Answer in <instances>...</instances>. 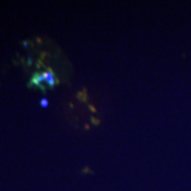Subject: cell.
I'll list each match as a JSON object with an SVG mask.
<instances>
[{"mask_svg":"<svg viewBox=\"0 0 191 191\" xmlns=\"http://www.w3.org/2000/svg\"><path fill=\"white\" fill-rule=\"evenodd\" d=\"M22 45H23V48H28V45H29V44H28L27 41H23Z\"/></svg>","mask_w":191,"mask_h":191,"instance_id":"obj_5","label":"cell"},{"mask_svg":"<svg viewBox=\"0 0 191 191\" xmlns=\"http://www.w3.org/2000/svg\"><path fill=\"white\" fill-rule=\"evenodd\" d=\"M42 74H44L45 82H46L50 87H54L55 83H56V80H55V78H54V74H53L50 70H46L45 72H42Z\"/></svg>","mask_w":191,"mask_h":191,"instance_id":"obj_2","label":"cell"},{"mask_svg":"<svg viewBox=\"0 0 191 191\" xmlns=\"http://www.w3.org/2000/svg\"><path fill=\"white\" fill-rule=\"evenodd\" d=\"M44 82H45L44 74L41 73V72H36V73H34L33 76H32V79L30 81V85H34V86L41 87V89H44V86H42Z\"/></svg>","mask_w":191,"mask_h":191,"instance_id":"obj_1","label":"cell"},{"mask_svg":"<svg viewBox=\"0 0 191 191\" xmlns=\"http://www.w3.org/2000/svg\"><path fill=\"white\" fill-rule=\"evenodd\" d=\"M32 64H33V60H32L31 56H29L28 57V65H32Z\"/></svg>","mask_w":191,"mask_h":191,"instance_id":"obj_4","label":"cell"},{"mask_svg":"<svg viewBox=\"0 0 191 191\" xmlns=\"http://www.w3.org/2000/svg\"><path fill=\"white\" fill-rule=\"evenodd\" d=\"M39 104H41V107H47L48 104H49V102H48V100L46 99V98H42V99L41 100V102H39Z\"/></svg>","mask_w":191,"mask_h":191,"instance_id":"obj_3","label":"cell"}]
</instances>
